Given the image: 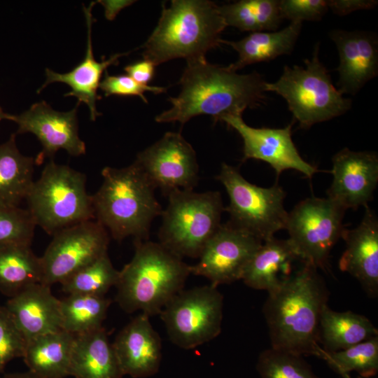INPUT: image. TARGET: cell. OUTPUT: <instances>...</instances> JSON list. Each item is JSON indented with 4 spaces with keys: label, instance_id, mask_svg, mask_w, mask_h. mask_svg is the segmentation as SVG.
<instances>
[{
    "label": "cell",
    "instance_id": "2",
    "mask_svg": "<svg viewBox=\"0 0 378 378\" xmlns=\"http://www.w3.org/2000/svg\"><path fill=\"white\" fill-rule=\"evenodd\" d=\"M329 292L318 270L304 264L268 293L263 314L271 348L300 356H316L322 311Z\"/></svg>",
    "mask_w": 378,
    "mask_h": 378
},
{
    "label": "cell",
    "instance_id": "19",
    "mask_svg": "<svg viewBox=\"0 0 378 378\" xmlns=\"http://www.w3.org/2000/svg\"><path fill=\"white\" fill-rule=\"evenodd\" d=\"M150 316L141 313L118 332L112 343L123 375L146 378L155 375L162 360V340Z\"/></svg>",
    "mask_w": 378,
    "mask_h": 378
},
{
    "label": "cell",
    "instance_id": "39",
    "mask_svg": "<svg viewBox=\"0 0 378 378\" xmlns=\"http://www.w3.org/2000/svg\"><path fill=\"white\" fill-rule=\"evenodd\" d=\"M260 31H276L283 20L279 0H253Z\"/></svg>",
    "mask_w": 378,
    "mask_h": 378
},
{
    "label": "cell",
    "instance_id": "16",
    "mask_svg": "<svg viewBox=\"0 0 378 378\" xmlns=\"http://www.w3.org/2000/svg\"><path fill=\"white\" fill-rule=\"evenodd\" d=\"M235 130L243 139L242 160L255 159L268 163L279 176L284 170L295 169L308 178L317 172L300 155L293 139V124L284 128H255L248 125L241 115H227L220 118Z\"/></svg>",
    "mask_w": 378,
    "mask_h": 378
},
{
    "label": "cell",
    "instance_id": "7",
    "mask_svg": "<svg viewBox=\"0 0 378 378\" xmlns=\"http://www.w3.org/2000/svg\"><path fill=\"white\" fill-rule=\"evenodd\" d=\"M320 43L315 45L305 67L285 66L280 78L266 83V92H274L287 102L294 119L302 129L341 115L351 107L352 101L345 98L334 86L328 69L319 59Z\"/></svg>",
    "mask_w": 378,
    "mask_h": 378
},
{
    "label": "cell",
    "instance_id": "10",
    "mask_svg": "<svg viewBox=\"0 0 378 378\" xmlns=\"http://www.w3.org/2000/svg\"><path fill=\"white\" fill-rule=\"evenodd\" d=\"M223 296L211 284L182 290L160 315L171 342L191 349L213 340L221 332Z\"/></svg>",
    "mask_w": 378,
    "mask_h": 378
},
{
    "label": "cell",
    "instance_id": "11",
    "mask_svg": "<svg viewBox=\"0 0 378 378\" xmlns=\"http://www.w3.org/2000/svg\"><path fill=\"white\" fill-rule=\"evenodd\" d=\"M345 211L328 197H312L288 213V240L304 264L326 269L330 253L345 230Z\"/></svg>",
    "mask_w": 378,
    "mask_h": 378
},
{
    "label": "cell",
    "instance_id": "44",
    "mask_svg": "<svg viewBox=\"0 0 378 378\" xmlns=\"http://www.w3.org/2000/svg\"><path fill=\"white\" fill-rule=\"evenodd\" d=\"M10 114L4 112L3 109L0 106V121L6 119L9 120Z\"/></svg>",
    "mask_w": 378,
    "mask_h": 378
},
{
    "label": "cell",
    "instance_id": "29",
    "mask_svg": "<svg viewBox=\"0 0 378 378\" xmlns=\"http://www.w3.org/2000/svg\"><path fill=\"white\" fill-rule=\"evenodd\" d=\"M42 266L29 245L0 246V292L9 298L41 283Z\"/></svg>",
    "mask_w": 378,
    "mask_h": 378
},
{
    "label": "cell",
    "instance_id": "15",
    "mask_svg": "<svg viewBox=\"0 0 378 378\" xmlns=\"http://www.w3.org/2000/svg\"><path fill=\"white\" fill-rule=\"evenodd\" d=\"M78 106L60 112L41 101L19 115L10 114L9 120L18 125L16 134L29 132L40 141L42 150L35 159L36 163L52 158L61 149L72 156L85 153V144L78 136Z\"/></svg>",
    "mask_w": 378,
    "mask_h": 378
},
{
    "label": "cell",
    "instance_id": "9",
    "mask_svg": "<svg viewBox=\"0 0 378 378\" xmlns=\"http://www.w3.org/2000/svg\"><path fill=\"white\" fill-rule=\"evenodd\" d=\"M217 179L224 186L230 198L225 210L230 216L232 225L262 241L286 228V192L277 183L270 188L255 186L246 181L237 168L225 162Z\"/></svg>",
    "mask_w": 378,
    "mask_h": 378
},
{
    "label": "cell",
    "instance_id": "28",
    "mask_svg": "<svg viewBox=\"0 0 378 378\" xmlns=\"http://www.w3.org/2000/svg\"><path fill=\"white\" fill-rule=\"evenodd\" d=\"M15 136L0 144V207L20 206L34 181L36 160L20 152Z\"/></svg>",
    "mask_w": 378,
    "mask_h": 378
},
{
    "label": "cell",
    "instance_id": "17",
    "mask_svg": "<svg viewBox=\"0 0 378 378\" xmlns=\"http://www.w3.org/2000/svg\"><path fill=\"white\" fill-rule=\"evenodd\" d=\"M332 161L333 179L328 197L345 210L368 206L378 182L377 153L344 148Z\"/></svg>",
    "mask_w": 378,
    "mask_h": 378
},
{
    "label": "cell",
    "instance_id": "41",
    "mask_svg": "<svg viewBox=\"0 0 378 378\" xmlns=\"http://www.w3.org/2000/svg\"><path fill=\"white\" fill-rule=\"evenodd\" d=\"M155 65L151 62L143 59L137 62L130 64L124 68L127 75L133 78L135 81L148 85L153 78L155 74Z\"/></svg>",
    "mask_w": 378,
    "mask_h": 378
},
{
    "label": "cell",
    "instance_id": "36",
    "mask_svg": "<svg viewBox=\"0 0 378 378\" xmlns=\"http://www.w3.org/2000/svg\"><path fill=\"white\" fill-rule=\"evenodd\" d=\"M99 88L104 92L105 97L111 95L139 96L146 103L148 101L144 95L145 92L149 91L159 94L166 91V88L163 87L141 84L128 75L110 76L107 73L100 82Z\"/></svg>",
    "mask_w": 378,
    "mask_h": 378
},
{
    "label": "cell",
    "instance_id": "21",
    "mask_svg": "<svg viewBox=\"0 0 378 378\" xmlns=\"http://www.w3.org/2000/svg\"><path fill=\"white\" fill-rule=\"evenodd\" d=\"M94 2H91L88 7L83 6L86 24L88 27V42L85 55L83 59L72 70L67 73L59 74L46 69V79L38 90L39 93L44 88L52 83H63L69 85L71 90L64 97H75L79 103L85 104L90 110L91 120H95L101 115L97 110L96 104L101 98L97 94L103 72L111 65L118 63V59L126 53H117L110 58L97 62L93 54L92 43V28L94 21L92 10Z\"/></svg>",
    "mask_w": 378,
    "mask_h": 378
},
{
    "label": "cell",
    "instance_id": "3",
    "mask_svg": "<svg viewBox=\"0 0 378 378\" xmlns=\"http://www.w3.org/2000/svg\"><path fill=\"white\" fill-rule=\"evenodd\" d=\"M190 274V265L160 243L134 240V255L119 271L115 301L127 314H160Z\"/></svg>",
    "mask_w": 378,
    "mask_h": 378
},
{
    "label": "cell",
    "instance_id": "42",
    "mask_svg": "<svg viewBox=\"0 0 378 378\" xmlns=\"http://www.w3.org/2000/svg\"><path fill=\"white\" fill-rule=\"evenodd\" d=\"M105 8V15L109 20H112L118 13L126 6L133 4L134 1H100Z\"/></svg>",
    "mask_w": 378,
    "mask_h": 378
},
{
    "label": "cell",
    "instance_id": "12",
    "mask_svg": "<svg viewBox=\"0 0 378 378\" xmlns=\"http://www.w3.org/2000/svg\"><path fill=\"white\" fill-rule=\"evenodd\" d=\"M53 236L43 255L41 284L51 286L107 253L109 234L95 219L64 228Z\"/></svg>",
    "mask_w": 378,
    "mask_h": 378
},
{
    "label": "cell",
    "instance_id": "13",
    "mask_svg": "<svg viewBox=\"0 0 378 378\" xmlns=\"http://www.w3.org/2000/svg\"><path fill=\"white\" fill-rule=\"evenodd\" d=\"M134 162L165 195L192 190L198 180L195 151L179 132H168L136 155Z\"/></svg>",
    "mask_w": 378,
    "mask_h": 378
},
{
    "label": "cell",
    "instance_id": "22",
    "mask_svg": "<svg viewBox=\"0 0 378 378\" xmlns=\"http://www.w3.org/2000/svg\"><path fill=\"white\" fill-rule=\"evenodd\" d=\"M6 307L27 342L62 330L60 300L49 286L32 284L9 298Z\"/></svg>",
    "mask_w": 378,
    "mask_h": 378
},
{
    "label": "cell",
    "instance_id": "23",
    "mask_svg": "<svg viewBox=\"0 0 378 378\" xmlns=\"http://www.w3.org/2000/svg\"><path fill=\"white\" fill-rule=\"evenodd\" d=\"M300 260L288 239L274 237L262 241L246 265L241 280L250 288L270 293L292 275Z\"/></svg>",
    "mask_w": 378,
    "mask_h": 378
},
{
    "label": "cell",
    "instance_id": "8",
    "mask_svg": "<svg viewBox=\"0 0 378 378\" xmlns=\"http://www.w3.org/2000/svg\"><path fill=\"white\" fill-rule=\"evenodd\" d=\"M162 211L160 244L177 256L198 258L219 227L225 210L219 192L175 190Z\"/></svg>",
    "mask_w": 378,
    "mask_h": 378
},
{
    "label": "cell",
    "instance_id": "24",
    "mask_svg": "<svg viewBox=\"0 0 378 378\" xmlns=\"http://www.w3.org/2000/svg\"><path fill=\"white\" fill-rule=\"evenodd\" d=\"M74 336L69 376L75 378H122L124 376L103 326Z\"/></svg>",
    "mask_w": 378,
    "mask_h": 378
},
{
    "label": "cell",
    "instance_id": "14",
    "mask_svg": "<svg viewBox=\"0 0 378 378\" xmlns=\"http://www.w3.org/2000/svg\"><path fill=\"white\" fill-rule=\"evenodd\" d=\"M262 243L229 221L221 223L204 248L198 262L190 265V274L208 279L216 287L240 280Z\"/></svg>",
    "mask_w": 378,
    "mask_h": 378
},
{
    "label": "cell",
    "instance_id": "32",
    "mask_svg": "<svg viewBox=\"0 0 378 378\" xmlns=\"http://www.w3.org/2000/svg\"><path fill=\"white\" fill-rule=\"evenodd\" d=\"M119 271L113 267L108 253L81 268L61 283L63 292L105 296L115 286Z\"/></svg>",
    "mask_w": 378,
    "mask_h": 378
},
{
    "label": "cell",
    "instance_id": "40",
    "mask_svg": "<svg viewBox=\"0 0 378 378\" xmlns=\"http://www.w3.org/2000/svg\"><path fill=\"white\" fill-rule=\"evenodd\" d=\"M377 4L374 0H330L328 8L339 15H345L358 10L371 9Z\"/></svg>",
    "mask_w": 378,
    "mask_h": 378
},
{
    "label": "cell",
    "instance_id": "33",
    "mask_svg": "<svg viewBox=\"0 0 378 378\" xmlns=\"http://www.w3.org/2000/svg\"><path fill=\"white\" fill-rule=\"evenodd\" d=\"M256 369L261 378H319L302 356L271 347L260 354Z\"/></svg>",
    "mask_w": 378,
    "mask_h": 378
},
{
    "label": "cell",
    "instance_id": "31",
    "mask_svg": "<svg viewBox=\"0 0 378 378\" xmlns=\"http://www.w3.org/2000/svg\"><path fill=\"white\" fill-rule=\"evenodd\" d=\"M316 356L340 375L356 371L360 377L370 378L378 371V336L337 351H326L320 347Z\"/></svg>",
    "mask_w": 378,
    "mask_h": 378
},
{
    "label": "cell",
    "instance_id": "5",
    "mask_svg": "<svg viewBox=\"0 0 378 378\" xmlns=\"http://www.w3.org/2000/svg\"><path fill=\"white\" fill-rule=\"evenodd\" d=\"M218 6L208 0H173L144 44L143 57L155 66L171 59L204 57L220 43L226 27Z\"/></svg>",
    "mask_w": 378,
    "mask_h": 378
},
{
    "label": "cell",
    "instance_id": "20",
    "mask_svg": "<svg viewBox=\"0 0 378 378\" xmlns=\"http://www.w3.org/2000/svg\"><path fill=\"white\" fill-rule=\"evenodd\" d=\"M342 238L346 248L339 267L356 278L371 297L378 293V219L368 206L360 223L344 230Z\"/></svg>",
    "mask_w": 378,
    "mask_h": 378
},
{
    "label": "cell",
    "instance_id": "4",
    "mask_svg": "<svg viewBox=\"0 0 378 378\" xmlns=\"http://www.w3.org/2000/svg\"><path fill=\"white\" fill-rule=\"evenodd\" d=\"M102 176V183L92 195L94 219L117 241L147 240L152 221L162 210L146 174L134 162L120 169L106 167Z\"/></svg>",
    "mask_w": 378,
    "mask_h": 378
},
{
    "label": "cell",
    "instance_id": "25",
    "mask_svg": "<svg viewBox=\"0 0 378 378\" xmlns=\"http://www.w3.org/2000/svg\"><path fill=\"white\" fill-rule=\"evenodd\" d=\"M301 29V22H291L280 31L251 32L239 41L221 38L220 43L231 46L238 53L237 60L227 66L237 71L250 64L268 62L279 56L290 54Z\"/></svg>",
    "mask_w": 378,
    "mask_h": 378
},
{
    "label": "cell",
    "instance_id": "45",
    "mask_svg": "<svg viewBox=\"0 0 378 378\" xmlns=\"http://www.w3.org/2000/svg\"><path fill=\"white\" fill-rule=\"evenodd\" d=\"M342 378H351V377L349 375V374L346 373L341 375ZM357 378H363L362 377H358Z\"/></svg>",
    "mask_w": 378,
    "mask_h": 378
},
{
    "label": "cell",
    "instance_id": "27",
    "mask_svg": "<svg viewBox=\"0 0 378 378\" xmlns=\"http://www.w3.org/2000/svg\"><path fill=\"white\" fill-rule=\"evenodd\" d=\"M378 336L366 316L353 312H337L324 307L320 321L319 344L326 351H337Z\"/></svg>",
    "mask_w": 378,
    "mask_h": 378
},
{
    "label": "cell",
    "instance_id": "18",
    "mask_svg": "<svg viewBox=\"0 0 378 378\" xmlns=\"http://www.w3.org/2000/svg\"><path fill=\"white\" fill-rule=\"evenodd\" d=\"M330 38L338 50V91L356 94L378 72V41L375 34L364 31L332 30Z\"/></svg>",
    "mask_w": 378,
    "mask_h": 378
},
{
    "label": "cell",
    "instance_id": "37",
    "mask_svg": "<svg viewBox=\"0 0 378 378\" xmlns=\"http://www.w3.org/2000/svg\"><path fill=\"white\" fill-rule=\"evenodd\" d=\"M218 10L226 26H232L241 31H260L253 0H241L218 6Z\"/></svg>",
    "mask_w": 378,
    "mask_h": 378
},
{
    "label": "cell",
    "instance_id": "26",
    "mask_svg": "<svg viewBox=\"0 0 378 378\" xmlns=\"http://www.w3.org/2000/svg\"><path fill=\"white\" fill-rule=\"evenodd\" d=\"M74 337L59 330L28 341L22 357L28 371L39 378L69 376Z\"/></svg>",
    "mask_w": 378,
    "mask_h": 378
},
{
    "label": "cell",
    "instance_id": "1",
    "mask_svg": "<svg viewBox=\"0 0 378 378\" xmlns=\"http://www.w3.org/2000/svg\"><path fill=\"white\" fill-rule=\"evenodd\" d=\"M186 61L178 83L181 92L169 99L172 107L155 117L157 122L183 125L200 115H210L216 122L227 115H242L266 98L267 82L255 71L239 74L227 66L208 62L205 57Z\"/></svg>",
    "mask_w": 378,
    "mask_h": 378
},
{
    "label": "cell",
    "instance_id": "6",
    "mask_svg": "<svg viewBox=\"0 0 378 378\" xmlns=\"http://www.w3.org/2000/svg\"><path fill=\"white\" fill-rule=\"evenodd\" d=\"M36 225L47 234L94 219L92 196L86 190V176L50 160L34 181L26 197Z\"/></svg>",
    "mask_w": 378,
    "mask_h": 378
},
{
    "label": "cell",
    "instance_id": "35",
    "mask_svg": "<svg viewBox=\"0 0 378 378\" xmlns=\"http://www.w3.org/2000/svg\"><path fill=\"white\" fill-rule=\"evenodd\" d=\"M27 344L6 306H0V372L12 360L23 357Z\"/></svg>",
    "mask_w": 378,
    "mask_h": 378
},
{
    "label": "cell",
    "instance_id": "34",
    "mask_svg": "<svg viewBox=\"0 0 378 378\" xmlns=\"http://www.w3.org/2000/svg\"><path fill=\"white\" fill-rule=\"evenodd\" d=\"M36 226L27 209L0 207V246H31Z\"/></svg>",
    "mask_w": 378,
    "mask_h": 378
},
{
    "label": "cell",
    "instance_id": "30",
    "mask_svg": "<svg viewBox=\"0 0 378 378\" xmlns=\"http://www.w3.org/2000/svg\"><path fill=\"white\" fill-rule=\"evenodd\" d=\"M111 304L105 296L69 295L60 300L62 329L78 335L102 328Z\"/></svg>",
    "mask_w": 378,
    "mask_h": 378
},
{
    "label": "cell",
    "instance_id": "43",
    "mask_svg": "<svg viewBox=\"0 0 378 378\" xmlns=\"http://www.w3.org/2000/svg\"><path fill=\"white\" fill-rule=\"evenodd\" d=\"M1 378V377H0ZM1 378H39L29 371L5 374Z\"/></svg>",
    "mask_w": 378,
    "mask_h": 378
},
{
    "label": "cell",
    "instance_id": "38",
    "mask_svg": "<svg viewBox=\"0 0 378 378\" xmlns=\"http://www.w3.org/2000/svg\"><path fill=\"white\" fill-rule=\"evenodd\" d=\"M279 8L283 19L301 22L320 20L328 10L324 0H280Z\"/></svg>",
    "mask_w": 378,
    "mask_h": 378
}]
</instances>
